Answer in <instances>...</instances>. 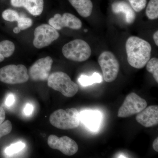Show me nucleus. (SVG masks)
Segmentation results:
<instances>
[{
	"label": "nucleus",
	"mask_w": 158,
	"mask_h": 158,
	"mask_svg": "<svg viewBox=\"0 0 158 158\" xmlns=\"http://www.w3.org/2000/svg\"><path fill=\"white\" fill-rule=\"evenodd\" d=\"M15 49L14 43L11 41L5 40L0 42V62L4 61L5 58L11 56Z\"/></svg>",
	"instance_id": "17"
},
{
	"label": "nucleus",
	"mask_w": 158,
	"mask_h": 158,
	"mask_svg": "<svg viewBox=\"0 0 158 158\" xmlns=\"http://www.w3.org/2000/svg\"><path fill=\"white\" fill-rule=\"evenodd\" d=\"M34 35L33 44L38 49L48 46L59 37L57 30L48 24H42L37 27L34 31Z\"/></svg>",
	"instance_id": "8"
},
{
	"label": "nucleus",
	"mask_w": 158,
	"mask_h": 158,
	"mask_svg": "<svg viewBox=\"0 0 158 158\" xmlns=\"http://www.w3.org/2000/svg\"><path fill=\"white\" fill-rule=\"evenodd\" d=\"M49 121L53 126L59 129H73L78 127L80 114L76 108H72L66 110L60 109L51 114Z\"/></svg>",
	"instance_id": "2"
},
{
	"label": "nucleus",
	"mask_w": 158,
	"mask_h": 158,
	"mask_svg": "<svg viewBox=\"0 0 158 158\" xmlns=\"http://www.w3.org/2000/svg\"><path fill=\"white\" fill-rule=\"evenodd\" d=\"M50 25L56 30H60L64 27H68L73 30H78L82 27L81 21L69 13H65L61 15L56 14L53 17L50 19L48 21Z\"/></svg>",
	"instance_id": "11"
},
{
	"label": "nucleus",
	"mask_w": 158,
	"mask_h": 158,
	"mask_svg": "<svg viewBox=\"0 0 158 158\" xmlns=\"http://www.w3.org/2000/svg\"><path fill=\"white\" fill-rule=\"evenodd\" d=\"M78 81L82 86L85 87L95 83H100L102 81V78L99 74L95 72L91 76L82 75L79 78Z\"/></svg>",
	"instance_id": "18"
},
{
	"label": "nucleus",
	"mask_w": 158,
	"mask_h": 158,
	"mask_svg": "<svg viewBox=\"0 0 158 158\" xmlns=\"http://www.w3.org/2000/svg\"><path fill=\"white\" fill-rule=\"evenodd\" d=\"M12 130V124L9 120L4 121L0 125V139L3 137L7 135L11 132Z\"/></svg>",
	"instance_id": "25"
},
{
	"label": "nucleus",
	"mask_w": 158,
	"mask_h": 158,
	"mask_svg": "<svg viewBox=\"0 0 158 158\" xmlns=\"http://www.w3.org/2000/svg\"><path fill=\"white\" fill-rule=\"evenodd\" d=\"M152 147L154 150L158 152V138H157L153 142Z\"/></svg>",
	"instance_id": "30"
},
{
	"label": "nucleus",
	"mask_w": 158,
	"mask_h": 158,
	"mask_svg": "<svg viewBox=\"0 0 158 158\" xmlns=\"http://www.w3.org/2000/svg\"><path fill=\"white\" fill-rule=\"evenodd\" d=\"M98 62L106 82L111 83L116 80L119 71V63L114 54L105 51L98 57Z\"/></svg>",
	"instance_id": "6"
},
{
	"label": "nucleus",
	"mask_w": 158,
	"mask_h": 158,
	"mask_svg": "<svg viewBox=\"0 0 158 158\" xmlns=\"http://www.w3.org/2000/svg\"><path fill=\"white\" fill-rule=\"evenodd\" d=\"M146 69L148 72L152 74L156 81L158 83V59L153 58L149 59L146 64Z\"/></svg>",
	"instance_id": "20"
},
{
	"label": "nucleus",
	"mask_w": 158,
	"mask_h": 158,
	"mask_svg": "<svg viewBox=\"0 0 158 158\" xmlns=\"http://www.w3.org/2000/svg\"><path fill=\"white\" fill-rule=\"evenodd\" d=\"M20 31V29L18 27H16L14 28V29H13V32H14V33H15V34H18L19 33Z\"/></svg>",
	"instance_id": "32"
},
{
	"label": "nucleus",
	"mask_w": 158,
	"mask_h": 158,
	"mask_svg": "<svg viewBox=\"0 0 158 158\" xmlns=\"http://www.w3.org/2000/svg\"><path fill=\"white\" fill-rule=\"evenodd\" d=\"M23 8L34 16H38L42 13L44 9L43 0H27Z\"/></svg>",
	"instance_id": "16"
},
{
	"label": "nucleus",
	"mask_w": 158,
	"mask_h": 158,
	"mask_svg": "<svg viewBox=\"0 0 158 158\" xmlns=\"http://www.w3.org/2000/svg\"><path fill=\"white\" fill-rule=\"evenodd\" d=\"M15 101V98L14 95L12 94H10L6 99V105L7 106H11L14 103Z\"/></svg>",
	"instance_id": "28"
},
{
	"label": "nucleus",
	"mask_w": 158,
	"mask_h": 158,
	"mask_svg": "<svg viewBox=\"0 0 158 158\" xmlns=\"http://www.w3.org/2000/svg\"><path fill=\"white\" fill-rule=\"evenodd\" d=\"M130 5L134 11L140 12L146 7V0H128Z\"/></svg>",
	"instance_id": "23"
},
{
	"label": "nucleus",
	"mask_w": 158,
	"mask_h": 158,
	"mask_svg": "<svg viewBox=\"0 0 158 158\" xmlns=\"http://www.w3.org/2000/svg\"><path fill=\"white\" fill-rule=\"evenodd\" d=\"M48 144L51 148L58 150L66 156L73 155L78 150L76 141L67 136L59 138L55 135H50L48 138Z\"/></svg>",
	"instance_id": "10"
},
{
	"label": "nucleus",
	"mask_w": 158,
	"mask_h": 158,
	"mask_svg": "<svg viewBox=\"0 0 158 158\" xmlns=\"http://www.w3.org/2000/svg\"><path fill=\"white\" fill-rule=\"evenodd\" d=\"M53 60L48 56L37 60L29 69V77L34 81L48 80L52 69Z\"/></svg>",
	"instance_id": "9"
},
{
	"label": "nucleus",
	"mask_w": 158,
	"mask_h": 158,
	"mask_svg": "<svg viewBox=\"0 0 158 158\" xmlns=\"http://www.w3.org/2000/svg\"><path fill=\"white\" fill-rule=\"evenodd\" d=\"M33 110H34L33 106L31 104L28 103L26 105L24 110V112L25 114L27 116H30L33 113Z\"/></svg>",
	"instance_id": "27"
},
{
	"label": "nucleus",
	"mask_w": 158,
	"mask_h": 158,
	"mask_svg": "<svg viewBox=\"0 0 158 158\" xmlns=\"http://www.w3.org/2000/svg\"><path fill=\"white\" fill-rule=\"evenodd\" d=\"M147 103L135 93L129 94L118 110L117 116L126 118L138 114L147 107Z\"/></svg>",
	"instance_id": "7"
},
{
	"label": "nucleus",
	"mask_w": 158,
	"mask_h": 158,
	"mask_svg": "<svg viewBox=\"0 0 158 158\" xmlns=\"http://www.w3.org/2000/svg\"><path fill=\"white\" fill-rule=\"evenodd\" d=\"M82 122L90 130L96 131L98 129L101 120V115L95 111H84L80 115Z\"/></svg>",
	"instance_id": "14"
},
{
	"label": "nucleus",
	"mask_w": 158,
	"mask_h": 158,
	"mask_svg": "<svg viewBox=\"0 0 158 158\" xmlns=\"http://www.w3.org/2000/svg\"><path fill=\"white\" fill-rule=\"evenodd\" d=\"M47 81L49 87L66 97H72L78 91V85L72 81L68 74L62 72L51 74Z\"/></svg>",
	"instance_id": "3"
},
{
	"label": "nucleus",
	"mask_w": 158,
	"mask_h": 158,
	"mask_svg": "<svg viewBox=\"0 0 158 158\" xmlns=\"http://www.w3.org/2000/svg\"><path fill=\"white\" fill-rule=\"evenodd\" d=\"M25 147V144L22 142H18L11 144L5 150V152L8 155H12L17 153Z\"/></svg>",
	"instance_id": "22"
},
{
	"label": "nucleus",
	"mask_w": 158,
	"mask_h": 158,
	"mask_svg": "<svg viewBox=\"0 0 158 158\" xmlns=\"http://www.w3.org/2000/svg\"><path fill=\"white\" fill-rule=\"evenodd\" d=\"M146 16L148 19L155 20L158 18V0H150L146 9Z\"/></svg>",
	"instance_id": "19"
},
{
	"label": "nucleus",
	"mask_w": 158,
	"mask_h": 158,
	"mask_svg": "<svg viewBox=\"0 0 158 158\" xmlns=\"http://www.w3.org/2000/svg\"><path fill=\"white\" fill-rule=\"evenodd\" d=\"M112 10L115 14L122 13L125 15V20L128 24L133 23L136 18V14L132 7L123 1H117L112 4Z\"/></svg>",
	"instance_id": "13"
},
{
	"label": "nucleus",
	"mask_w": 158,
	"mask_h": 158,
	"mask_svg": "<svg viewBox=\"0 0 158 158\" xmlns=\"http://www.w3.org/2000/svg\"><path fill=\"white\" fill-rule=\"evenodd\" d=\"M136 119L138 123L146 127L157 125L158 123V106H151L146 107L138 113Z\"/></svg>",
	"instance_id": "12"
},
{
	"label": "nucleus",
	"mask_w": 158,
	"mask_h": 158,
	"mask_svg": "<svg viewBox=\"0 0 158 158\" xmlns=\"http://www.w3.org/2000/svg\"><path fill=\"white\" fill-rule=\"evenodd\" d=\"M128 62L134 68L141 69L150 59L152 47L149 43L140 37L132 36L126 43Z\"/></svg>",
	"instance_id": "1"
},
{
	"label": "nucleus",
	"mask_w": 158,
	"mask_h": 158,
	"mask_svg": "<svg viewBox=\"0 0 158 158\" xmlns=\"http://www.w3.org/2000/svg\"><path fill=\"white\" fill-rule=\"evenodd\" d=\"M3 19L7 21L13 22L17 21L20 16L19 13L15 10L8 9L5 10L2 13Z\"/></svg>",
	"instance_id": "21"
},
{
	"label": "nucleus",
	"mask_w": 158,
	"mask_h": 158,
	"mask_svg": "<svg viewBox=\"0 0 158 158\" xmlns=\"http://www.w3.org/2000/svg\"><path fill=\"white\" fill-rule=\"evenodd\" d=\"M18 27L21 30H25L29 28L33 24V21L27 17H20L18 20Z\"/></svg>",
	"instance_id": "24"
},
{
	"label": "nucleus",
	"mask_w": 158,
	"mask_h": 158,
	"mask_svg": "<svg viewBox=\"0 0 158 158\" xmlns=\"http://www.w3.org/2000/svg\"><path fill=\"white\" fill-rule=\"evenodd\" d=\"M29 79L28 72L25 65H9L0 69V81L5 84H23Z\"/></svg>",
	"instance_id": "5"
},
{
	"label": "nucleus",
	"mask_w": 158,
	"mask_h": 158,
	"mask_svg": "<svg viewBox=\"0 0 158 158\" xmlns=\"http://www.w3.org/2000/svg\"><path fill=\"white\" fill-rule=\"evenodd\" d=\"M63 56L66 59L77 62L88 60L91 50L88 43L81 39H76L65 44L62 48Z\"/></svg>",
	"instance_id": "4"
},
{
	"label": "nucleus",
	"mask_w": 158,
	"mask_h": 158,
	"mask_svg": "<svg viewBox=\"0 0 158 158\" xmlns=\"http://www.w3.org/2000/svg\"><path fill=\"white\" fill-rule=\"evenodd\" d=\"M153 37L154 41L156 45L157 46H158V31H156L155 33H154V34H153Z\"/></svg>",
	"instance_id": "31"
},
{
	"label": "nucleus",
	"mask_w": 158,
	"mask_h": 158,
	"mask_svg": "<svg viewBox=\"0 0 158 158\" xmlns=\"http://www.w3.org/2000/svg\"><path fill=\"white\" fill-rule=\"evenodd\" d=\"M27 0H11V6L15 7H23Z\"/></svg>",
	"instance_id": "26"
},
{
	"label": "nucleus",
	"mask_w": 158,
	"mask_h": 158,
	"mask_svg": "<svg viewBox=\"0 0 158 158\" xmlns=\"http://www.w3.org/2000/svg\"><path fill=\"white\" fill-rule=\"evenodd\" d=\"M6 119V112L2 107L0 106V125L2 124Z\"/></svg>",
	"instance_id": "29"
},
{
	"label": "nucleus",
	"mask_w": 158,
	"mask_h": 158,
	"mask_svg": "<svg viewBox=\"0 0 158 158\" xmlns=\"http://www.w3.org/2000/svg\"><path fill=\"white\" fill-rule=\"evenodd\" d=\"M74 8L82 17L90 16L93 10V3L91 0H69Z\"/></svg>",
	"instance_id": "15"
}]
</instances>
